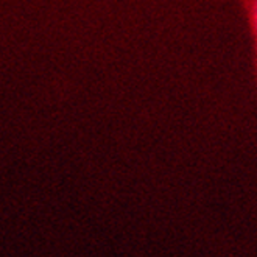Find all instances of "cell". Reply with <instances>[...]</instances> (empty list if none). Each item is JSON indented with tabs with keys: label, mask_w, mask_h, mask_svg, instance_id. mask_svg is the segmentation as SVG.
Masks as SVG:
<instances>
[{
	"label": "cell",
	"mask_w": 257,
	"mask_h": 257,
	"mask_svg": "<svg viewBox=\"0 0 257 257\" xmlns=\"http://www.w3.org/2000/svg\"><path fill=\"white\" fill-rule=\"evenodd\" d=\"M254 22H255V27H257V4H255V8H254Z\"/></svg>",
	"instance_id": "1"
}]
</instances>
